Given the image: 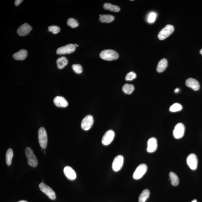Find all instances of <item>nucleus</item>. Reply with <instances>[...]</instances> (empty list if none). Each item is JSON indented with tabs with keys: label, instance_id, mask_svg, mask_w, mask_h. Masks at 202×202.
<instances>
[{
	"label": "nucleus",
	"instance_id": "38",
	"mask_svg": "<svg viewBox=\"0 0 202 202\" xmlns=\"http://www.w3.org/2000/svg\"><path fill=\"white\" fill-rule=\"evenodd\" d=\"M44 153L45 154H46V151H44Z\"/></svg>",
	"mask_w": 202,
	"mask_h": 202
},
{
	"label": "nucleus",
	"instance_id": "24",
	"mask_svg": "<svg viewBox=\"0 0 202 202\" xmlns=\"http://www.w3.org/2000/svg\"><path fill=\"white\" fill-rule=\"evenodd\" d=\"M123 92L126 94H130L134 90V87L132 84H125L122 88Z\"/></svg>",
	"mask_w": 202,
	"mask_h": 202
},
{
	"label": "nucleus",
	"instance_id": "5",
	"mask_svg": "<svg viewBox=\"0 0 202 202\" xmlns=\"http://www.w3.org/2000/svg\"><path fill=\"white\" fill-rule=\"evenodd\" d=\"M148 167L145 164H141L135 170L133 174V178L135 180H139L142 178L147 170Z\"/></svg>",
	"mask_w": 202,
	"mask_h": 202
},
{
	"label": "nucleus",
	"instance_id": "26",
	"mask_svg": "<svg viewBox=\"0 0 202 202\" xmlns=\"http://www.w3.org/2000/svg\"><path fill=\"white\" fill-rule=\"evenodd\" d=\"M169 176L172 185L174 186H178L179 184V179L176 174L173 172H171L170 173Z\"/></svg>",
	"mask_w": 202,
	"mask_h": 202
},
{
	"label": "nucleus",
	"instance_id": "29",
	"mask_svg": "<svg viewBox=\"0 0 202 202\" xmlns=\"http://www.w3.org/2000/svg\"><path fill=\"white\" fill-rule=\"evenodd\" d=\"M157 15L156 13L152 12L148 14L147 17V21L148 23H152L156 20Z\"/></svg>",
	"mask_w": 202,
	"mask_h": 202
},
{
	"label": "nucleus",
	"instance_id": "37",
	"mask_svg": "<svg viewBox=\"0 0 202 202\" xmlns=\"http://www.w3.org/2000/svg\"><path fill=\"white\" fill-rule=\"evenodd\" d=\"M200 53L202 55V49H201L200 51Z\"/></svg>",
	"mask_w": 202,
	"mask_h": 202
},
{
	"label": "nucleus",
	"instance_id": "28",
	"mask_svg": "<svg viewBox=\"0 0 202 202\" xmlns=\"http://www.w3.org/2000/svg\"><path fill=\"white\" fill-rule=\"evenodd\" d=\"M182 109V106L179 104L175 103L170 107V110L171 112H177L180 111Z\"/></svg>",
	"mask_w": 202,
	"mask_h": 202
},
{
	"label": "nucleus",
	"instance_id": "18",
	"mask_svg": "<svg viewBox=\"0 0 202 202\" xmlns=\"http://www.w3.org/2000/svg\"><path fill=\"white\" fill-rule=\"evenodd\" d=\"M27 56V52L25 49H21L13 55V57L17 60H23L25 59Z\"/></svg>",
	"mask_w": 202,
	"mask_h": 202
},
{
	"label": "nucleus",
	"instance_id": "27",
	"mask_svg": "<svg viewBox=\"0 0 202 202\" xmlns=\"http://www.w3.org/2000/svg\"><path fill=\"white\" fill-rule=\"evenodd\" d=\"M67 24L68 26H69L72 28H76L79 26V23H78V21L73 18L68 19Z\"/></svg>",
	"mask_w": 202,
	"mask_h": 202
},
{
	"label": "nucleus",
	"instance_id": "21",
	"mask_svg": "<svg viewBox=\"0 0 202 202\" xmlns=\"http://www.w3.org/2000/svg\"><path fill=\"white\" fill-rule=\"evenodd\" d=\"M150 195V192L147 189L144 190L139 198V202H145Z\"/></svg>",
	"mask_w": 202,
	"mask_h": 202
},
{
	"label": "nucleus",
	"instance_id": "2",
	"mask_svg": "<svg viewBox=\"0 0 202 202\" xmlns=\"http://www.w3.org/2000/svg\"><path fill=\"white\" fill-rule=\"evenodd\" d=\"M25 154L28 161V165L33 167H37L38 164L37 158L31 148H26L25 149Z\"/></svg>",
	"mask_w": 202,
	"mask_h": 202
},
{
	"label": "nucleus",
	"instance_id": "6",
	"mask_svg": "<svg viewBox=\"0 0 202 202\" xmlns=\"http://www.w3.org/2000/svg\"><path fill=\"white\" fill-rule=\"evenodd\" d=\"M40 190L46 195L49 198L54 200L56 198V194L50 187L42 182L39 184Z\"/></svg>",
	"mask_w": 202,
	"mask_h": 202
},
{
	"label": "nucleus",
	"instance_id": "23",
	"mask_svg": "<svg viewBox=\"0 0 202 202\" xmlns=\"http://www.w3.org/2000/svg\"><path fill=\"white\" fill-rule=\"evenodd\" d=\"M13 154V151L11 148H10L7 151L6 154V162L9 166L11 165Z\"/></svg>",
	"mask_w": 202,
	"mask_h": 202
},
{
	"label": "nucleus",
	"instance_id": "36",
	"mask_svg": "<svg viewBox=\"0 0 202 202\" xmlns=\"http://www.w3.org/2000/svg\"><path fill=\"white\" fill-rule=\"evenodd\" d=\"M191 202H197V200H194L192 201Z\"/></svg>",
	"mask_w": 202,
	"mask_h": 202
},
{
	"label": "nucleus",
	"instance_id": "8",
	"mask_svg": "<svg viewBox=\"0 0 202 202\" xmlns=\"http://www.w3.org/2000/svg\"><path fill=\"white\" fill-rule=\"evenodd\" d=\"M93 123V117L91 115H88L83 119L81 123V127L83 130L88 131L91 128Z\"/></svg>",
	"mask_w": 202,
	"mask_h": 202
},
{
	"label": "nucleus",
	"instance_id": "25",
	"mask_svg": "<svg viewBox=\"0 0 202 202\" xmlns=\"http://www.w3.org/2000/svg\"><path fill=\"white\" fill-rule=\"evenodd\" d=\"M104 9L110 10V11L114 12H118L120 10V8L119 7L109 3L104 4Z\"/></svg>",
	"mask_w": 202,
	"mask_h": 202
},
{
	"label": "nucleus",
	"instance_id": "34",
	"mask_svg": "<svg viewBox=\"0 0 202 202\" xmlns=\"http://www.w3.org/2000/svg\"><path fill=\"white\" fill-rule=\"evenodd\" d=\"M180 91V90L179 89V88H176V89L175 90V91H174V92L176 93H178V92H179V91Z\"/></svg>",
	"mask_w": 202,
	"mask_h": 202
},
{
	"label": "nucleus",
	"instance_id": "10",
	"mask_svg": "<svg viewBox=\"0 0 202 202\" xmlns=\"http://www.w3.org/2000/svg\"><path fill=\"white\" fill-rule=\"evenodd\" d=\"M76 46L73 44H69L59 48L57 50V53L59 55L67 54L73 53L75 51Z\"/></svg>",
	"mask_w": 202,
	"mask_h": 202
},
{
	"label": "nucleus",
	"instance_id": "15",
	"mask_svg": "<svg viewBox=\"0 0 202 202\" xmlns=\"http://www.w3.org/2000/svg\"><path fill=\"white\" fill-rule=\"evenodd\" d=\"M186 85L194 91H197L200 89V85L198 81L194 78L187 79L186 81Z\"/></svg>",
	"mask_w": 202,
	"mask_h": 202
},
{
	"label": "nucleus",
	"instance_id": "31",
	"mask_svg": "<svg viewBox=\"0 0 202 202\" xmlns=\"http://www.w3.org/2000/svg\"><path fill=\"white\" fill-rule=\"evenodd\" d=\"M49 31L51 32L54 34H57L60 31V29L59 27L56 26H52L48 27Z\"/></svg>",
	"mask_w": 202,
	"mask_h": 202
},
{
	"label": "nucleus",
	"instance_id": "3",
	"mask_svg": "<svg viewBox=\"0 0 202 202\" xmlns=\"http://www.w3.org/2000/svg\"><path fill=\"white\" fill-rule=\"evenodd\" d=\"M38 140L40 146L43 149H46L47 145L48 137L46 131L43 127H40L39 129Z\"/></svg>",
	"mask_w": 202,
	"mask_h": 202
},
{
	"label": "nucleus",
	"instance_id": "30",
	"mask_svg": "<svg viewBox=\"0 0 202 202\" xmlns=\"http://www.w3.org/2000/svg\"><path fill=\"white\" fill-rule=\"evenodd\" d=\"M72 68L76 73L80 74L82 72V68L80 65L74 64L72 65Z\"/></svg>",
	"mask_w": 202,
	"mask_h": 202
},
{
	"label": "nucleus",
	"instance_id": "33",
	"mask_svg": "<svg viewBox=\"0 0 202 202\" xmlns=\"http://www.w3.org/2000/svg\"><path fill=\"white\" fill-rule=\"evenodd\" d=\"M23 2L22 0H16L15 2V4L16 6H18L20 5L22 2Z\"/></svg>",
	"mask_w": 202,
	"mask_h": 202
},
{
	"label": "nucleus",
	"instance_id": "4",
	"mask_svg": "<svg viewBox=\"0 0 202 202\" xmlns=\"http://www.w3.org/2000/svg\"><path fill=\"white\" fill-rule=\"evenodd\" d=\"M174 31L173 26L170 24L167 25L158 33V38L161 40H165Z\"/></svg>",
	"mask_w": 202,
	"mask_h": 202
},
{
	"label": "nucleus",
	"instance_id": "12",
	"mask_svg": "<svg viewBox=\"0 0 202 202\" xmlns=\"http://www.w3.org/2000/svg\"><path fill=\"white\" fill-rule=\"evenodd\" d=\"M187 163L190 168L192 170L197 169L198 159L197 156L194 154L189 155L187 158Z\"/></svg>",
	"mask_w": 202,
	"mask_h": 202
},
{
	"label": "nucleus",
	"instance_id": "35",
	"mask_svg": "<svg viewBox=\"0 0 202 202\" xmlns=\"http://www.w3.org/2000/svg\"><path fill=\"white\" fill-rule=\"evenodd\" d=\"M18 202H28L26 201H25V200H21L20 201H18Z\"/></svg>",
	"mask_w": 202,
	"mask_h": 202
},
{
	"label": "nucleus",
	"instance_id": "20",
	"mask_svg": "<svg viewBox=\"0 0 202 202\" xmlns=\"http://www.w3.org/2000/svg\"><path fill=\"white\" fill-rule=\"evenodd\" d=\"M68 59L65 57H62L57 60V64L59 69H62L68 64Z\"/></svg>",
	"mask_w": 202,
	"mask_h": 202
},
{
	"label": "nucleus",
	"instance_id": "22",
	"mask_svg": "<svg viewBox=\"0 0 202 202\" xmlns=\"http://www.w3.org/2000/svg\"><path fill=\"white\" fill-rule=\"evenodd\" d=\"M114 17L110 15H100V20L102 23H111L114 20Z\"/></svg>",
	"mask_w": 202,
	"mask_h": 202
},
{
	"label": "nucleus",
	"instance_id": "7",
	"mask_svg": "<svg viewBox=\"0 0 202 202\" xmlns=\"http://www.w3.org/2000/svg\"><path fill=\"white\" fill-rule=\"evenodd\" d=\"M185 131V127L181 123H178L176 125L173 131L174 137L176 139H179L184 136Z\"/></svg>",
	"mask_w": 202,
	"mask_h": 202
},
{
	"label": "nucleus",
	"instance_id": "17",
	"mask_svg": "<svg viewBox=\"0 0 202 202\" xmlns=\"http://www.w3.org/2000/svg\"><path fill=\"white\" fill-rule=\"evenodd\" d=\"M55 105L58 107H67L68 103L64 97L58 96L55 97L53 100Z\"/></svg>",
	"mask_w": 202,
	"mask_h": 202
},
{
	"label": "nucleus",
	"instance_id": "16",
	"mask_svg": "<svg viewBox=\"0 0 202 202\" xmlns=\"http://www.w3.org/2000/svg\"><path fill=\"white\" fill-rule=\"evenodd\" d=\"M64 173L66 178L69 180L73 181L76 178V173L71 167L66 166L64 168Z\"/></svg>",
	"mask_w": 202,
	"mask_h": 202
},
{
	"label": "nucleus",
	"instance_id": "9",
	"mask_svg": "<svg viewBox=\"0 0 202 202\" xmlns=\"http://www.w3.org/2000/svg\"><path fill=\"white\" fill-rule=\"evenodd\" d=\"M124 161L123 157L121 155H118L113 160L112 165V168L113 170L117 172L121 169L123 166Z\"/></svg>",
	"mask_w": 202,
	"mask_h": 202
},
{
	"label": "nucleus",
	"instance_id": "32",
	"mask_svg": "<svg viewBox=\"0 0 202 202\" xmlns=\"http://www.w3.org/2000/svg\"><path fill=\"white\" fill-rule=\"evenodd\" d=\"M137 77V75L136 73L133 72H131L127 74L126 77V81H130L136 79Z\"/></svg>",
	"mask_w": 202,
	"mask_h": 202
},
{
	"label": "nucleus",
	"instance_id": "13",
	"mask_svg": "<svg viewBox=\"0 0 202 202\" xmlns=\"http://www.w3.org/2000/svg\"><path fill=\"white\" fill-rule=\"evenodd\" d=\"M32 29L31 26L27 23L22 25L17 30V32L19 35L25 36L30 33Z\"/></svg>",
	"mask_w": 202,
	"mask_h": 202
},
{
	"label": "nucleus",
	"instance_id": "1",
	"mask_svg": "<svg viewBox=\"0 0 202 202\" xmlns=\"http://www.w3.org/2000/svg\"><path fill=\"white\" fill-rule=\"evenodd\" d=\"M100 57L104 60L112 61L118 59L119 54L115 51L112 49H106L100 53Z\"/></svg>",
	"mask_w": 202,
	"mask_h": 202
},
{
	"label": "nucleus",
	"instance_id": "19",
	"mask_svg": "<svg viewBox=\"0 0 202 202\" xmlns=\"http://www.w3.org/2000/svg\"><path fill=\"white\" fill-rule=\"evenodd\" d=\"M168 66V62L165 59H162L158 62L156 70L159 73L163 72L166 69Z\"/></svg>",
	"mask_w": 202,
	"mask_h": 202
},
{
	"label": "nucleus",
	"instance_id": "14",
	"mask_svg": "<svg viewBox=\"0 0 202 202\" xmlns=\"http://www.w3.org/2000/svg\"><path fill=\"white\" fill-rule=\"evenodd\" d=\"M158 145L156 138L151 137L148 140L147 151L149 153H153L155 152L157 148Z\"/></svg>",
	"mask_w": 202,
	"mask_h": 202
},
{
	"label": "nucleus",
	"instance_id": "11",
	"mask_svg": "<svg viewBox=\"0 0 202 202\" xmlns=\"http://www.w3.org/2000/svg\"><path fill=\"white\" fill-rule=\"evenodd\" d=\"M115 135L114 132L112 130L107 131L101 140L102 144L105 146L110 144L114 139Z\"/></svg>",
	"mask_w": 202,
	"mask_h": 202
}]
</instances>
